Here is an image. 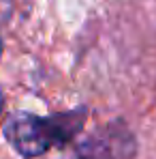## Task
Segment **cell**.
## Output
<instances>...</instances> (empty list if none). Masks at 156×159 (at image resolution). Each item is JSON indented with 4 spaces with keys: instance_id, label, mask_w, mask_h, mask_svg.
<instances>
[{
    "instance_id": "cell-2",
    "label": "cell",
    "mask_w": 156,
    "mask_h": 159,
    "mask_svg": "<svg viewBox=\"0 0 156 159\" xmlns=\"http://www.w3.org/2000/svg\"><path fill=\"white\" fill-rule=\"evenodd\" d=\"M2 106H4V95L0 93V112H2Z\"/></svg>"
},
{
    "instance_id": "cell-3",
    "label": "cell",
    "mask_w": 156,
    "mask_h": 159,
    "mask_svg": "<svg viewBox=\"0 0 156 159\" xmlns=\"http://www.w3.org/2000/svg\"><path fill=\"white\" fill-rule=\"evenodd\" d=\"M0 52H2V43H0Z\"/></svg>"
},
{
    "instance_id": "cell-1",
    "label": "cell",
    "mask_w": 156,
    "mask_h": 159,
    "mask_svg": "<svg viewBox=\"0 0 156 159\" xmlns=\"http://www.w3.org/2000/svg\"><path fill=\"white\" fill-rule=\"evenodd\" d=\"M83 125L81 112L41 118L28 112H17L4 123V138L22 157H41L53 146L69 144Z\"/></svg>"
}]
</instances>
